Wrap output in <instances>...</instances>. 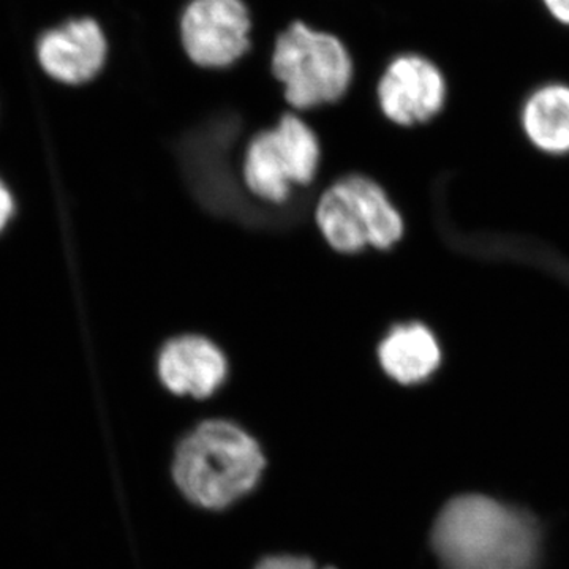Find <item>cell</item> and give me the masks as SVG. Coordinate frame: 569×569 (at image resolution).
Wrapping results in <instances>:
<instances>
[{"instance_id":"cell-1","label":"cell","mask_w":569,"mask_h":569,"mask_svg":"<svg viewBox=\"0 0 569 569\" xmlns=\"http://www.w3.org/2000/svg\"><path fill=\"white\" fill-rule=\"evenodd\" d=\"M433 546L448 569H530L538 538L526 516L490 498L470 496L443 509Z\"/></svg>"},{"instance_id":"cell-2","label":"cell","mask_w":569,"mask_h":569,"mask_svg":"<svg viewBox=\"0 0 569 569\" xmlns=\"http://www.w3.org/2000/svg\"><path fill=\"white\" fill-rule=\"evenodd\" d=\"M263 467L249 433L228 421H206L179 445L174 479L193 503L223 508L257 485Z\"/></svg>"},{"instance_id":"cell-3","label":"cell","mask_w":569,"mask_h":569,"mask_svg":"<svg viewBox=\"0 0 569 569\" xmlns=\"http://www.w3.org/2000/svg\"><path fill=\"white\" fill-rule=\"evenodd\" d=\"M271 70L296 110H312L342 99L353 81V58L335 33L291 22L274 41Z\"/></svg>"},{"instance_id":"cell-4","label":"cell","mask_w":569,"mask_h":569,"mask_svg":"<svg viewBox=\"0 0 569 569\" xmlns=\"http://www.w3.org/2000/svg\"><path fill=\"white\" fill-rule=\"evenodd\" d=\"M317 223L337 252L389 249L402 238L403 220L378 183L348 176L329 187L317 206Z\"/></svg>"},{"instance_id":"cell-5","label":"cell","mask_w":569,"mask_h":569,"mask_svg":"<svg viewBox=\"0 0 569 569\" xmlns=\"http://www.w3.org/2000/svg\"><path fill=\"white\" fill-rule=\"evenodd\" d=\"M320 163L317 134L301 118L284 114L274 129L258 133L246 149L247 189L269 203H283L291 187L307 186Z\"/></svg>"},{"instance_id":"cell-6","label":"cell","mask_w":569,"mask_h":569,"mask_svg":"<svg viewBox=\"0 0 569 569\" xmlns=\"http://www.w3.org/2000/svg\"><path fill=\"white\" fill-rule=\"evenodd\" d=\"M252 26L242 0H190L179 21V37L194 66L227 69L249 52Z\"/></svg>"},{"instance_id":"cell-7","label":"cell","mask_w":569,"mask_h":569,"mask_svg":"<svg viewBox=\"0 0 569 569\" xmlns=\"http://www.w3.org/2000/svg\"><path fill=\"white\" fill-rule=\"evenodd\" d=\"M381 112L400 127L432 121L443 111L448 82L436 62L418 52H406L388 63L377 88Z\"/></svg>"},{"instance_id":"cell-8","label":"cell","mask_w":569,"mask_h":569,"mask_svg":"<svg viewBox=\"0 0 569 569\" xmlns=\"http://www.w3.org/2000/svg\"><path fill=\"white\" fill-rule=\"evenodd\" d=\"M108 43L99 22L91 18L66 22L44 33L39 43V61L54 80L66 84L91 81L103 69Z\"/></svg>"},{"instance_id":"cell-9","label":"cell","mask_w":569,"mask_h":569,"mask_svg":"<svg viewBox=\"0 0 569 569\" xmlns=\"http://www.w3.org/2000/svg\"><path fill=\"white\" fill-rule=\"evenodd\" d=\"M159 377L164 387L179 396L204 399L227 378L228 362L211 340L181 336L170 340L159 356Z\"/></svg>"},{"instance_id":"cell-10","label":"cell","mask_w":569,"mask_h":569,"mask_svg":"<svg viewBox=\"0 0 569 569\" xmlns=\"http://www.w3.org/2000/svg\"><path fill=\"white\" fill-rule=\"evenodd\" d=\"M378 359L392 380L417 385L427 380L441 365V348L427 326H396L378 348Z\"/></svg>"},{"instance_id":"cell-11","label":"cell","mask_w":569,"mask_h":569,"mask_svg":"<svg viewBox=\"0 0 569 569\" xmlns=\"http://www.w3.org/2000/svg\"><path fill=\"white\" fill-rule=\"evenodd\" d=\"M520 123L531 144L550 156L569 153V84L546 82L527 97Z\"/></svg>"},{"instance_id":"cell-12","label":"cell","mask_w":569,"mask_h":569,"mask_svg":"<svg viewBox=\"0 0 569 569\" xmlns=\"http://www.w3.org/2000/svg\"><path fill=\"white\" fill-rule=\"evenodd\" d=\"M257 569H318L313 561L298 557H272L266 559ZM332 569V568H325Z\"/></svg>"},{"instance_id":"cell-13","label":"cell","mask_w":569,"mask_h":569,"mask_svg":"<svg viewBox=\"0 0 569 569\" xmlns=\"http://www.w3.org/2000/svg\"><path fill=\"white\" fill-rule=\"evenodd\" d=\"M546 13L552 18L557 24L569 28V0H541Z\"/></svg>"},{"instance_id":"cell-14","label":"cell","mask_w":569,"mask_h":569,"mask_svg":"<svg viewBox=\"0 0 569 569\" xmlns=\"http://www.w3.org/2000/svg\"><path fill=\"white\" fill-rule=\"evenodd\" d=\"M14 212V201L9 187L0 179V231L7 227Z\"/></svg>"}]
</instances>
